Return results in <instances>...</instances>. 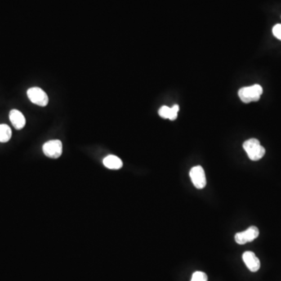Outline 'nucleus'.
I'll use <instances>...</instances> for the list:
<instances>
[{
	"mask_svg": "<svg viewBox=\"0 0 281 281\" xmlns=\"http://www.w3.org/2000/svg\"><path fill=\"white\" fill-rule=\"evenodd\" d=\"M263 92V88L260 85H254L249 87L242 88L238 91V95L243 103H249L259 101Z\"/></svg>",
	"mask_w": 281,
	"mask_h": 281,
	"instance_id": "f03ea898",
	"label": "nucleus"
},
{
	"mask_svg": "<svg viewBox=\"0 0 281 281\" xmlns=\"http://www.w3.org/2000/svg\"><path fill=\"white\" fill-rule=\"evenodd\" d=\"M248 158L252 161H258L264 157L265 153L264 147L262 146L260 140L256 139H251L246 140L243 144Z\"/></svg>",
	"mask_w": 281,
	"mask_h": 281,
	"instance_id": "f257e3e1",
	"label": "nucleus"
},
{
	"mask_svg": "<svg viewBox=\"0 0 281 281\" xmlns=\"http://www.w3.org/2000/svg\"><path fill=\"white\" fill-rule=\"evenodd\" d=\"M158 115L160 116L162 118H164V119H170L171 108L166 106V105H163L158 110Z\"/></svg>",
	"mask_w": 281,
	"mask_h": 281,
	"instance_id": "f8f14e48",
	"label": "nucleus"
},
{
	"mask_svg": "<svg viewBox=\"0 0 281 281\" xmlns=\"http://www.w3.org/2000/svg\"><path fill=\"white\" fill-rule=\"evenodd\" d=\"M190 177L192 184L198 189H202L206 185V174L201 166L192 167L190 171Z\"/></svg>",
	"mask_w": 281,
	"mask_h": 281,
	"instance_id": "423d86ee",
	"label": "nucleus"
},
{
	"mask_svg": "<svg viewBox=\"0 0 281 281\" xmlns=\"http://www.w3.org/2000/svg\"><path fill=\"white\" fill-rule=\"evenodd\" d=\"M208 277L204 272L196 271L193 273L191 281H207Z\"/></svg>",
	"mask_w": 281,
	"mask_h": 281,
	"instance_id": "9b49d317",
	"label": "nucleus"
},
{
	"mask_svg": "<svg viewBox=\"0 0 281 281\" xmlns=\"http://www.w3.org/2000/svg\"><path fill=\"white\" fill-rule=\"evenodd\" d=\"M273 34L276 38L281 40V24H276L273 28Z\"/></svg>",
	"mask_w": 281,
	"mask_h": 281,
	"instance_id": "4468645a",
	"label": "nucleus"
},
{
	"mask_svg": "<svg viewBox=\"0 0 281 281\" xmlns=\"http://www.w3.org/2000/svg\"><path fill=\"white\" fill-rule=\"evenodd\" d=\"M179 106L178 105H175L171 108V116H170V119L171 121H175L177 117V113H178Z\"/></svg>",
	"mask_w": 281,
	"mask_h": 281,
	"instance_id": "ddd939ff",
	"label": "nucleus"
},
{
	"mask_svg": "<svg viewBox=\"0 0 281 281\" xmlns=\"http://www.w3.org/2000/svg\"><path fill=\"white\" fill-rule=\"evenodd\" d=\"M27 95L32 103L39 106H46L49 103L47 94L40 88H31L27 91Z\"/></svg>",
	"mask_w": 281,
	"mask_h": 281,
	"instance_id": "7ed1b4c3",
	"label": "nucleus"
},
{
	"mask_svg": "<svg viewBox=\"0 0 281 281\" xmlns=\"http://www.w3.org/2000/svg\"><path fill=\"white\" fill-rule=\"evenodd\" d=\"M103 164L110 170H119L123 166V162L119 157L110 155L103 159Z\"/></svg>",
	"mask_w": 281,
	"mask_h": 281,
	"instance_id": "1a4fd4ad",
	"label": "nucleus"
},
{
	"mask_svg": "<svg viewBox=\"0 0 281 281\" xmlns=\"http://www.w3.org/2000/svg\"><path fill=\"white\" fill-rule=\"evenodd\" d=\"M260 235V230L256 226H251L245 231L239 232L235 234L234 239L238 245H245L248 242H253L254 240Z\"/></svg>",
	"mask_w": 281,
	"mask_h": 281,
	"instance_id": "39448f33",
	"label": "nucleus"
},
{
	"mask_svg": "<svg viewBox=\"0 0 281 281\" xmlns=\"http://www.w3.org/2000/svg\"><path fill=\"white\" fill-rule=\"evenodd\" d=\"M12 131L8 125L0 124V142H7L11 139Z\"/></svg>",
	"mask_w": 281,
	"mask_h": 281,
	"instance_id": "9d476101",
	"label": "nucleus"
},
{
	"mask_svg": "<svg viewBox=\"0 0 281 281\" xmlns=\"http://www.w3.org/2000/svg\"><path fill=\"white\" fill-rule=\"evenodd\" d=\"M42 149L46 157L52 158H57L63 153V145L60 140H49L45 143Z\"/></svg>",
	"mask_w": 281,
	"mask_h": 281,
	"instance_id": "20e7f679",
	"label": "nucleus"
},
{
	"mask_svg": "<svg viewBox=\"0 0 281 281\" xmlns=\"http://www.w3.org/2000/svg\"><path fill=\"white\" fill-rule=\"evenodd\" d=\"M10 120L14 128L17 129V130H20L25 126V117L19 110L13 109V110L10 111Z\"/></svg>",
	"mask_w": 281,
	"mask_h": 281,
	"instance_id": "6e6552de",
	"label": "nucleus"
},
{
	"mask_svg": "<svg viewBox=\"0 0 281 281\" xmlns=\"http://www.w3.org/2000/svg\"><path fill=\"white\" fill-rule=\"evenodd\" d=\"M242 259L247 269L251 272H257L260 269V261L256 254L252 251H246L242 256Z\"/></svg>",
	"mask_w": 281,
	"mask_h": 281,
	"instance_id": "0eeeda50",
	"label": "nucleus"
}]
</instances>
